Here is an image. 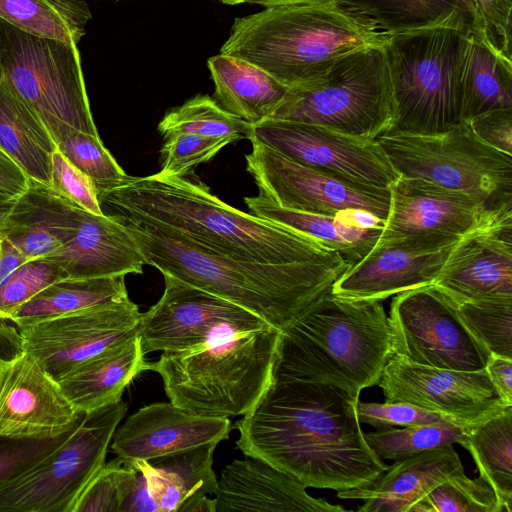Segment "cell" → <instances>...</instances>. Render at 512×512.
Here are the masks:
<instances>
[{"label": "cell", "mask_w": 512, "mask_h": 512, "mask_svg": "<svg viewBox=\"0 0 512 512\" xmlns=\"http://www.w3.org/2000/svg\"><path fill=\"white\" fill-rule=\"evenodd\" d=\"M214 494L217 512L346 511L342 506L312 497L306 487L291 475L264 460L249 456L226 465Z\"/></svg>", "instance_id": "cell-23"}, {"label": "cell", "mask_w": 512, "mask_h": 512, "mask_svg": "<svg viewBox=\"0 0 512 512\" xmlns=\"http://www.w3.org/2000/svg\"><path fill=\"white\" fill-rule=\"evenodd\" d=\"M468 123L482 142L512 155V108L484 112L470 119Z\"/></svg>", "instance_id": "cell-49"}, {"label": "cell", "mask_w": 512, "mask_h": 512, "mask_svg": "<svg viewBox=\"0 0 512 512\" xmlns=\"http://www.w3.org/2000/svg\"><path fill=\"white\" fill-rule=\"evenodd\" d=\"M246 169L258 188V196L298 212L334 216L346 209H363L383 221L390 207V191L354 185L300 165L257 139Z\"/></svg>", "instance_id": "cell-15"}, {"label": "cell", "mask_w": 512, "mask_h": 512, "mask_svg": "<svg viewBox=\"0 0 512 512\" xmlns=\"http://www.w3.org/2000/svg\"><path fill=\"white\" fill-rule=\"evenodd\" d=\"M84 210L49 185L29 178L26 190L17 196L0 226V237L27 260L43 258L75 235Z\"/></svg>", "instance_id": "cell-25"}, {"label": "cell", "mask_w": 512, "mask_h": 512, "mask_svg": "<svg viewBox=\"0 0 512 512\" xmlns=\"http://www.w3.org/2000/svg\"><path fill=\"white\" fill-rule=\"evenodd\" d=\"M485 370L502 401L512 406V359L490 354Z\"/></svg>", "instance_id": "cell-50"}, {"label": "cell", "mask_w": 512, "mask_h": 512, "mask_svg": "<svg viewBox=\"0 0 512 512\" xmlns=\"http://www.w3.org/2000/svg\"><path fill=\"white\" fill-rule=\"evenodd\" d=\"M81 414L32 355L22 349L0 355V435L53 438Z\"/></svg>", "instance_id": "cell-19"}, {"label": "cell", "mask_w": 512, "mask_h": 512, "mask_svg": "<svg viewBox=\"0 0 512 512\" xmlns=\"http://www.w3.org/2000/svg\"><path fill=\"white\" fill-rule=\"evenodd\" d=\"M249 213L310 236L339 253L353 265L365 257L377 243L382 227L359 228L346 224L335 215H319L289 210L260 196L245 197Z\"/></svg>", "instance_id": "cell-33"}, {"label": "cell", "mask_w": 512, "mask_h": 512, "mask_svg": "<svg viewBox=\"0 0 512 512\" xmlns=\"http://www.w3.org/2000/svg\"><path fill=\"white\" fill-rule=\"evenodd\" d=\"M217 444L206 443L151 460H133L160 512H178L189 499L215 493L218 479L213 454Z\"/></svg>", "instance_id": "cell-29"}, {"label": "cell", "mask_w": 512, "mask_h": 512, "mask_svg": "<svg viewBox=\"0 0 512 512\" xmlns=\"http://www.w3.org/2000/svg\"><path fill=\"white\" fill-rule=\"evenodd\" d=\"M454 305L468 331L490 354L512 359V298Z\"/></svg>", "instance_id": "cell-39"}, {"label": "cell", "mask_w": 512, "mask_h": 512, "mask_svg": "<svg viewBox=\"0 0 512 512\" xmlns=\"http://www.w3.org/2000/svg\"><path fill=\"white\" fill-rule=\"evenodd\" d=\"M432 285L454 304L512 298V218L461 237Z\"/></svg>", "instance_id": "cell-20"}, {"label": "cell", "mask_w": 512, "mask_h": 512, "mask_svg": "<svg viewBox=\"0 0 512 512\" xmlns=\"http://www.w3.org/2000/svg\"><path fill=\"white\" fill-rule=\"evenodd\" d=\"M250 137L300 165L354 185L389 190L399 177L376 139L270 118L252 125Z\"/></svg>", "instance_id": "cell-13"}, {"label": "cell", "mask_w": 512, "mask_h": 512, "mask_svg": "<svg viewBox=\"0 0 512 512\" xmlns=\"http://www.w3.org/2000/svg\"><path fill=\"white\" fill-rule=\"evenodd\" d=\"M281 331L272 326L226 330L195 346L163 351L149 370L170 402L193 414L245 415L273 380Z\"/></svg>", "instance_id": "cell-6"}, {"label": "cell", "mask_w": 512, "mask_h": 512, "mask_svg": "<svg viewBox=\"0 0 512 512\" xmlns=\"http://www.w3.org/2000/svg\"><path fill=\"white\" fill-rule=\"evenodd\" d=\"M124 463L118 456L104 463L77 498L72 512H119Z\"/></svg>", "instance_id": "cell-47"}, {"label": "cell", "mask_w": 512, "mask_h": 512, "mask_svg": "<svg viewBox=\"0 0 512 512\" xmlns=\"http://www.w3.org/2000/svg\"><path fill=\"white\" fill-rule=\"evenodd\" d=\"M411 512H502V509L484 479L480 476L472 479L462 472L438 484Z\"/></svg>", "instance_id": "cell-40"}, {"label": "cell", "mask_w": 512, "mask_h": 512, "mask_svg": "<svg viewBox=\"0 0 512 512\" xmlns=\"http://www.w3.org/2000/svg\"><path fill=\"white\" fill-rule=\"evenodd\" d=\"M0 250H1V237H0Z\"/></svg>", "instance_id": "cell-60"}, {"label": "cell", "mask_w": 512, "mask_h": 512, "mask_svg": "<svg viewBox=\"0 0 512 512\" xmlns=\"http://www.w3.org/2000/svg\"><path fill=\"white\" fill-rule=\"evenodd\" d=\"M357 417L360 424H368L376 430L394 426H413L439 421H451L447 417L404 402L357 403ZM454 423V422H453Z\"/></svg>", "instance_id": "cell-46"}, {"label": "cell", "mask_w": 512, "mask_h": 512, "mask_svg": "<svg viewBox=\"0 0 512 512\" xmlns=\"http://www.w3.org/2000/svg\"><path fill=\"white\" fill-rule=\"evenodd\" d=\"M3 75H2V69H1V66H0V80L2 79Z\"/></svg>", "instance_id": "cell-59"}, {"label": "cell", "mask_w": 512, "mask_h": 512, "mask_svg": "<svg viewBox=\"0 0 512 512\" xmlns=\"http://www.w3.org/2000/svg\"><path fill=\"white\" fill-rule=\"evenodd\" d=\"M467 35L433 28L390 35L385 51L395 102L386 133L436 134L461 121V65Z\"/></svg>", "instance_id": "cell-7"}, {"label": "cell", "mask_w": 512, "mask_h": 512, "mask_svg": "<svg viewBox=\"0 0 512 512\" xmlns=\"http://www.w3.org/2000/svg\"><path fill=\"white\" fill-rule=\"evenodd\" d=\"M386 35L452 28L478 36L473 0H335Z\"/></svg>", "instance_id": "cell-28"}, {"label": "cell", "mask_w": 512, "mask_h": 512, "mask_svg": "<svg viewBox=\"0 0 512 512\" xmlns=\"http://www.w3.org/2000/svg\"><path fill=\"white\" fill-rule=\"evenodd\" d=\"M393 354L443 369H485L490 353L472 336L455 305L433 285L396 294L388 316Z\"/></svg>", "instance_id": "cell-12"}, {"label": "cell", "mask_w": 512, "mask_h": 512, "mask_svg": "<svg viewBox=\"0 0 512 512\" xmlns=\"http://www.w3.org/2000/svg\"><path fill=\"white\" fill-rule=\"evenodd\" d=\"M342 222L359 228L382 227L384 221L363 209H346L335 215Z\"/></svg>", "instance_id": "cell-54"}, {"label": "cell", "mask_w": 512, "mask_h": 512, "mask_svg": "<svg viewBox=\"0 0 512 512\" xmlns=\"http://www.w3.org/2000/svg\"><path fill=\"white\" fill-rule=\"evenodd\" d=\"M460 82L461 121L512 108V62L498 56L474 34L466 38Z\"/></svg>", "instance_id": "cell-34"}, {"label": "cell", "mask_w": 512, "mask_h": 512, "mask_svg": "<svg viewBox=\"0 0 512 512\" xmlns=\"http://www.w3.org/2000/svg\"><path fill=\"white\" fill-rule=\"evenodd\" d=\"M234 136L211 137L175 133L165 137L161 149L162 175L184 177L195 166L212 159L223 147L238 141Z\"/></svg>", "instance_id": "cell-42"}, {"label": "cell", "mask_w": 512, "mask_h": 512, "mask_svg": "<svg viewBox=\"0 0 512 512\" xmlns=\"http://www.w3.org/2000/svg\"><path fill=\"white\" fill-rule=\"evenodd\" d=\"M141 313L130 299L18 329L20 348L56 380L137 334Z\"/></svg>", "instance_id": "cell-16"}, {"label": "cell", "mask_w": 512, "mask_h": 512, "mask_svg": "<svg viewBox=\"0 0 512 512\" xmlns=\"http://www.w3.org/2000/svg\"><path fill=\"white\" fill-rule=\"evenodd\" d=\"M0 19L36 37L78 44L91 12L83 0H0Z\"/></svg>", "instance_id": "cell-36"}, {"label": "cell", "mask_w": 512, "mask_h": 512, "mask_svg": "<svg viewBox=\"0 0 512 512\" xmlns=\"http://www.w3.org/2000/svg\"><path fill=\"white\" fill-rule=\"evenodd\" d=\"M454 244L432 249L402 241L377 242L335 281L331 291L345 298L382 301L432 285Z\"/></svg>", "instance_id": "cell-22"}, {"label": "cell", "mask_w": 512, "mask_h": 512, "mask_svg": "<svg viewBox=\"0 0 512 512\" xmlns=\"http://www.w3.org/2000/svg\"><path fill=\"white\" fill-rule=\"evenodd\" d=\"M129 299L125 276L63 278L19 306L9 321L17 328Z\"/></svg>", "instance_id": "cell-32"}, {"label": "cell", "mask_w": 512, "mask_h": 512, "mask_svg": "<svg viewBox=\"0 0 512 512\" xmlns=\"http://www.w3.org/2000/svg\"><path fill=\"white\" fill-rule=\"evenodd\" d=\"M220 1L225 4H228V5H237V4L247 2V0H220Z\"/></svg>", "instance_id": "cell-58"}, {"label": "cell", "mask_w": 512, "mask_h": 512, "mask_svg": "<svg viewBox=\"0 0 512 512\" xmlns=\"http://www.w3.org/2000/svg\"><path fill=\"white\" fill-rule=\"evenodd\" d=\"M163 137L175 133L203 136H234L249 139L252 125L222 108L208 95H196L168 111L158 124Z\"/></svg>", "instance_id": "cell-38"}, {"label": "cell", "mask_w": 512, "mask_h": 512, "mask_svg": "<svg viewBox=\"0 0 512 512\" xmlns=\"http://www.w3.org/2000/svg\"><path fill=\"white\" fill-rule=\"evenodd\" d=\"M228 417L204 416L185 411L171 402H157L129 416L112 437L116 456L151 460L176 451L228 439Z\"/></svg>", "instance_id": "cell-21"}, {"label": "cell", "mask_w": 512, "mask_h": 512, "mask_svg": "<svg viewBox=\"0 0 512 512\" xmlns=\"http://www.w3.org/2000/svg\"><path fill=\"white\" fill-rule=\"evenodd\" d=\"M149 366L136 334L57 381L74 408L88 414L120 401L128 385Z\"/></svg>", "instance_id": "cell-27"}, {"label": "cell", "mask_w": 512, "mask_h": 512, "mask_svg": "<svg viewBox=\"0 0 512 512\" xmlns=\"http://www.w3.org/2000/svg\"><path fill=\"white\" fill-rule=\"evenodd\" d=\"M95 188L102 211L166 227L236 260L288 264L333 252L310 236L231 207L184 177L127 175Z\"/></svg>", "instance_id": "cell-2"}, {"label": "cell", "mask_w": 512, "mask_h": 512, "mask_svg": "<svg viewBox=\"0 0 512 512\" xmlns=\"http://www.w3.org/2000/svg\"><path fill=\"white\" fill-rule=\"evenodd\" d=\"M461 446L493 489L502 512H512V406L467 426Z\"/></svg>", "instance_id": "cell-35"}, {"label": "cell", "mask_w": 512, "mask_h": 512, "mask_svg": "<svg viewBox=\"0 0 512 512\" xmlns=\"http://www.w3.org/2000/svg\"><path fill=\"white\" fill-rule=\"evenodd\" d=\"M26 261L28 260L13 244L1 238L0 284Z\"/></svg>", "instance_id": "cell-53"}, {"label": "cell", "mask_w": 512, "mask_h": 512, "mask_svg": "<svg viewBox=\"0 0 512 512\" xmlns=\"http://www.w3.org/2000/svg\"><path fill=\"white\" fill-rule=\"evenodd\" d=\"M120 512H160L139 469L128 496L120 506Z\"/></svg>", "instance_id": "cell-52"}, {"label": "cell", "mask_w": 512, "mask_h": 512, "mask_svg": "<svg viewBox=\"0 0 512 512\" xmlns=\"http://www.w3.org/2000/svg\"><path fill=\"white\" fill-rule=\"evenodd\" d=\"M398 175L462 192L495 215H512V155L482 142L468 122L436 134L376 138Z\"/></svg>", "instance_id": "cell-9"}, {"label": "cell", "mask_w": 512, "mask_h": 512, "mask_svg": "<svg viewBox=\"0 0 512 512\" xmlns=\"http://www.w3.org/2000/svg\"><path fill=\"white\" fill-rule=\"evenodd\" d=\"M50 187L60 196L97 215L104 214L93 181L56 148L52 155Z\"/></svg>", "instance_id": "cell-48"}, {"label": "cell", "mask_w": 512, "mask_h": 512, "mask_svg": "<svg viewBox=\"0 0 512 512\" xmlns=\"http://www.w3.org/2000/svg\"><path fill=\"white\" fill-rule=\"evenodd\" d=\"M84 1V0H83Z\"/></svg>", "instance_id": "cell-61"}, {"label": "cell", "mask_w": 512, "mask_h": 512, "mask_svg": "<svg viewBox=\"0 0 512 512\" xmlns=\"http://www.w3.org/2000/svg\"><path fill=\"white\" fill-rule=\"evenodd\" d=\"M467 426L450 421L395 427L364 434L372 452L382 461L402 460L455 443L462 444Z\"/></svg>", "instance_id": "cell-37"}, {"label": "cell", "mask_w": 512, "mask_h": 512, "mask_svg": "<svg viewBox=\"0 0 512 512\" xmlns=\"http://www.w3.org/2000/svg\"><path fill=\"white\" fill-rule=\"evenodd\" d=\"M392 354L381 301L330 290L281 332L273 379L331 384L360 394L378 384Z\"/></svg>", "instance_id": "cell-5"}, {"label": "cell", "mask_w": 512, "mask_h": 512, "mask_svg": "<svg viewBox=\"0 0 512 512\" xmlns=\"http://www.w3.org/2000/svg\"><path fill=\"white\" fill-rule=\"evenodd\" d=\"M360 394L342 387L274 378L236 422V445L306 488H364L389 466L368 446L356 407Z\"/></svg>", "instance_id": "cell-1"}, {"label": "cell", "mask_w": 512, "mask_h": 512, "mask_svg": "<svg viewBox=\"0 0 512 512\" xmlns=\"http://www.w3.org/2000/svg\"><path fill=\"white\" fill-rule=\"evenodd\" d=\"M56 148L94 185L118 181L127 176L105 148L99 135L70 129L56 143Z\"/></svg>", "instance_id": "cell-41"}, {"label": "cell", "mask_w": 512, "mask_h": 512, "mask_svg": "<svg viewBox=\"0 0 512 512\" xmlns=\"http://www.w3.org/2000/svg\"><path fill=\"white\" fill-rule=\"evenodd\" d=\"M478 36L494 53L512 62V0H473Z\"/></svg>", "instance_id": "cell-45"}, {"label": "cell", "mask_w": 512, "mask_h": 512, "mask_svg": "<svg viewBox=\"0 0 512 512\" xmlns=\"http://www.w3.org/2000/svg\"><path fill=\"white\" fill-rule=\"evenodd\" d=\"M63 278L61 268L46 258L26 261L0 284V320H8L19 306Z\"/></svg>", "instance_id": "cell-43"}, {"label": "cell", "mask_w": 512, "mask_h": 512, "mask_svg": "<svg viewBox=\"0 0 512 512\" xmlns=\"http://www.w3.org/2000/svg\"><path fill=\"white\" fill-rule=\"evenodd\" d=\"M46 258L67 278L141 274L144 258L121 221L110 214L83 211L75 235Z\"/></svg>", "instance_id": "cell-24"}, {"label": "cell", "mask_w": 512, "mask_h": 512, "mask_svg": "<svg viewBox=\"0 0 512 512\" xmlns=\"http://www.w3.org/2000/svg\"><path fill=\"white\" fill-rule=\"evenodd\" d=\"M215 86V100L251 125L273 113L288 88L261 68L243 59L218 54L207 61Z\"/></svg>", "instance_id": "cell-30"}, {"label": "cell", "mask_w": 512, "mask_h": 512, "mask_svg": "<svg viewBox=\"0 0 512 512\" xmlns=\"http://www.w3.org/2000/svg\"><path fill=\"white\" fill-rule=\"evenodd\" d=\"M163 276L165 288L161 298L141 313L138 324L144 354L186 349L226 330H252L269 325L224 298L173 276Z\"/></svg>", "instance_id": "cell-17"}, {"label": "cell", "mask_w": 512, "mask_h": 512, "mask_svg": "<svg viewBox=\"0 0 512 512\" xmlns=\"http://www.w3.org/2000/svg\"><path fill=\"white\" fill-rule=\"evenodd\" d=\"M464 472L452 445L395 461L364 488L338 491L341 499H361L359 512H411L438 484Z\"/></svg>", "instance_id": "cell-26"}, {"label": "cell", "mask_w": 512, "mask_h": 512, "mask_svg": "<svg viewBox=\"0 0 512 512\" xmlns=\"http://www.w3.org/2000/svg\"><path fill=\"white\" fill-rule=\"evenodd\" d=\"M86 413L65 432L44 439L14 438L0 435V484H3L31 467L60 447L83 423Z\"/></svg>", "instance_id": "cell-44"}, {"label": "cell", "mask_w": 512, "mask_h": 512, "mask_svg": "<svg viewBox=\"0 0 512 512\" xmlns=\"http://www.w3.org/2000/svg\"><path fill=\"white\" fill-rule=\"evenodd\" d=\"M178 512H217V502L215 498L201 495L186 501Z\"/></svg>", "instance_id": "cell-55"}, {"label": "cell", "mask_w": 512, "mask_h": 512, "mask_svg": "<svg viewBox=\"0 0 512 512\" xmlns=\"http://www.w3.org/2000/svg\"><path fill=\"white\" fill-rule=\"evenodd\" d=\"M389 37L335 0H322L236 18L220 53L254 64L290 89L320 77L348 54L384 46Z\"/></svg>", "instance_id": "cell-4"}, {"label": "cell", "mask_w": 512, "mask_h": 512, "mask_svg": "<svg viewBox=\"0 0 512 512\" xmlns=\"http://www.w3.org/2000/svg\"><path fill=\"white\" fill-rule=\"evenodd\" d=\"M28 182L29 177L0 149V192L17 197Z\"/></svg>", "instance_id": "cell-51"}, {"label": "cell", "mask_w": 512, "mask_h": 512, "mask_svg": "<svg viewBox=\"0 0 512 512\" xmlns=\"http://www.w3.org/2000/svg\"><path fill=\"white\" fill-rule=\"evenodd\" d=\"M390 207L377 242L443 248L512 215H495L468 195L420 178L399 175L390 186Z\"/></svg>", "instance_id": "cell-14"}, {"label": "cell", "mask_w": 512, "mask_h": 512, "mask_svg": "<svg viewBox=\"0 0 512 512\" xmlns=\"http://www.w3.org/2000/svg\"><path fill=\"white\" fill-rule=\"evenodd\" d=\"M126 411L127 404L120 400L88 413L60 447L0 484V512H72L85 486L104 465Z\"/></svg>", "instance_id": "cell-11"}, {"label": "cell", "mask_w": 512, "mask_h": 512, "mask_svg": "<svg viewBox=\"0 0 512 512\" xmlns=\"http://www.w3.org/2000/svg\"><path fill=\"white\" fill-rule=\"evenodd\" d=\"M0 66L2 78L37 114L55 144L70 129L99 135L77 44L36 37L0 19Z\"/></svg>", "instance_id": "cell-10"}, {"label": "cell", "mask_w": 512, "mask_h": 512, "mask_svg": "<svg viewBox=\"0 0 512 512\" xmlns=\"http://www.w3.org/2000/svg\"><path fill=\"white\" fill-rule=\"evenodd\" d=\"M386 402H404L470 426L506 405L485 369L460 371L430 367L392 354L378 382Z\"/></svg>", "instance_id": "cell-18"}, {"label": "cell", "mask_w": 512, "mask_h": 512, "mask_svg": "<svg viewBox=\"0 0 512 512\" xmlns=\"http://www.w3.org/2000/svg\"><path fill=\"white\" fill-rule=\"evenodd\" d=\"M0 149L31 179L50 186L56 144L37 114L0 80Z\"/></svg>", "instance_id": "cell-31"}, {"label": "cell", "mask_w": 512, "mask_h": 512, "mask_svg": "<svg viewBox=\"0 0 512 512\" xmlns=\"http://www.w3.org/2000/svg\"><path fill=\"white\" fill-rule=\"evenodd\" d=\"M16 198L15 196L0 192V226L11 211Z\"/></svg>", "instance_id": "cell-56"}, {"label": "cell", "mask_w": 512, "mask_h": 512, "mask_svg": "<svg viewBox=\"0 0 512 512\" xmlns=\"http://www.w3.org/2000/svg\"><path fill=\"white\" fill-rule=\"evenodd\" d=\"M394 117L384 45L348 54L315 80L288 89L269 118L375 140L390 130Z\"/></svg>", "instance_id": "cell-8"}, {"label": "cell", "mask_w": 512, "mask_h": 512, "mask_svg": "<svg viewBox=\"0 0 512 512\" xmlns=\"http://www.w3.org/2000/svg\"><path fill=\"white\" fill-rule=\"evenodd\" d=\"M315 1L322 0H247L248 3L259 4L261 6L273 7V6H281V5H291V4H300V3H309Z\"/></svg>", "instance_id": "cell-57"}, {"label": "cell", "mask_w": 512, "mask_h": 512, "mask_svg": "<svg viewBox=\"0 0 512 512\" xmlns=\"http://www.w3.org/2000/svg\"><path fill=\"white\" fill-rule=\"evenodd\" d=\"M113 216L132 236L145 264L224 298L281 332L330 291L351 266L336 251L288 264L240 261L166 227Z\"/></svg>", "instance_id": "cell-3"}]
</instances>
